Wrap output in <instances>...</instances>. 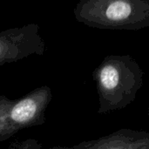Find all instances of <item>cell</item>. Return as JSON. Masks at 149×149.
Here are the masks:
<instances>
[{"label":"cell","mask_w":149,"mask_h":149,"mask_svg":"<svg viewBox=\"0 0 149 149\" xmlns=\"http://www.w3.org/2000/svg\"><path fill=\"white\" fill-rule=\"evenodd\" d=\"M98 113L121 110L133 103L143 86L144 72L130 55H109L93 70Z\"/></svg>","instance_id":"1"},{"label":"cell","mask_w":149,"mask_h":149,"mask_svg":"<svg viewBox=\"0 0 149 149\" xmlns=\"http://www.w3.org/2000/svg\"><path fill=\"white\" fill-rule=\"evenodd\" d=\"M73 13L78 22L91 28L138 31L149 27V0H80Z\"/></svg>","instance_id":"2"},{"label":"cell","mask_w":149,"mask_h":149,"mask_svg":"<svg viewBox=\"0 0 149 149\" xmlns=\"http://www.w3.org/2000/svg\"><path fill=\"white\" fill-rule=\"evenodd\" d=\"M52 99L48 86L38 87L16 100L0 95V143L23 129L43 125Z\"/></svg>","instance_id":"3"},{"label":"cell","mask_w":149,"mask_h":149,"mask_svg":"<svg viewBox=\"0 0 149 149\" xmlns=\"http://www.w3.org/2000/svg\"><path fill=\"white\" fill-rule=\"evenodd\" d=\"M44 53L45 41L36 24L0 32V66L7 63H15L31 55L42 56Z\"/></svg>","instance_id":"4"},{"label":"cell","mask_w":149,"mask_h":149,"mask_svg":"<svg viewBox=\"0 0 149 149\" xmlns=\"http://www.w3.org/2000/svg\"><path fill=\"white\" fill-rule=\"evenodd\" d=\"M50 149H149V132L122 128L72 147L56 146Z\"/></svg>","instance_id":"5"},{"label":"cell","mask_w":149,"mask_h":149,"mask_svg":"<svg viewBox=\"0 0 149 149\" xmlns=\"http://www.w3.org/2000/svg\"><path fill=\"white\" fill-rule=\"evenodd\" d=\"M8 149H42V145L35 139L13 141Z\"/></svg>","instance_id":"6"}]
</instances>
